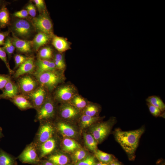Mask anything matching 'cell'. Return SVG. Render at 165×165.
<instances>
[{
	"label": "cell",
	"mask_w": 165,
	"mask_h": 165,
	"mask_svg": "<svg viewBox=\"0 0 165 165\" xmlns=\"http://www.w3.org/2000/svg\"><path fill=\"white\" fill-rule=\"evenodd\" d=\"M28 15V12L26 9H22L16 12L13 14L14 17L20 19H25Z\"/></svg>",
	"instance_id": "cell-43"
},
{
	"label": "cell",
	"mask_w": 165,
	"mask_h": 165,
	"mask_svg": "<svg viewBox=\"0 0 165 165\" xmlns=\"http://www.w3.org/2000/svg\"><path fill=\"white\" fill-rule=\"evenodd\" d=\"M3 46L2 48L7 55L8 58L10 59L15 49L12 41V38L8 36L5 39Z\"/></svg>",
	"instance_id": "cell-34"
},
{
	"label": "cell",
	"mask_w": 165,
	"mask_h": 165,
	"mask_svg": "<svg viewBox=\"0 0 165 165\" xmlns=\"http://www.w3.org/2000/svg\"><path fill=\"white\" fill-rule=\"evenodd\" d=\"M109 165H123V164L116 158L109 163Z\"/></svg>",
	"instance_id": "cell-46"
},
{
	"label": "cell",
	"mask_w": 165,
	"mask_h": 165,
	"mask_svg": "<svg viewBox=\"0 0 165 165\" xmlns=\"http://www.w3.org/2000/svg\"><path fill=\"white\" fill-rule=\"evenodd\" d=\"M40 13L46 10V4L43 0H32Z\"/></svg>",
	"instance_id": "cell-40"
},
{
	"label": "cell",
	"mask_w": 165,
	"mask_h": 165,
	"mask_svg": "<svg viewBox=\"0 0 165 165\" xmlns=\"http://www.w3.org/2000/svg\"><path fill=\"white\" fill-rule=\"evenodd\" d=\"M62 71L57 69L33 75L40 85L48 92H51L64 81V77Z\"/></svg>",
	"instance_id": "cell-2"
},
{
	"label": "cell",
	"mask_w": 165,
	"mask_h": 165,
	"mask_svg": "<svg viewBox=\"0 0 165 165\" xmlns=\"http://www.w3.org/2000/svg\"><path fill=\"white\" fill-rule=\"evenodd\" d=\"M157 165H165V162L163 160H159L156 163Z\"/></svg>",
	"instance_id": "cell-47"
},
{
	"label": "cell",
	"mask_w": 165,
	"mask_h": 165,
	"mask_svg": "<svg viewBox=\"0 0 165 165\" xmlns=\"http://www.w3.org/2000/svg\"><path fill=\"white\" fill-rule=\"evenodd\" d=\"M5 4L4 3V1L0 0V9Z\"/></svg>",
	"instance_id": "cell-50"
},
{
	"label": "cell",
	"mask_w": 165,
	"mask_h": 165,
	"mask_svg": "<svg viewBox=\"0 0 165 165\" xmlns=\"http://www.w3.org/2000/svg\"><path fill=\"white\" fill-rule=\"evenodd\" d=\"M116 122L115 117H112L104 122H98L91 127L90 133L98 144L101 143L110 134L112 129Z\"/></svg>",
	"instance_id": "cell-4"
},
{
	"label": "cell",
	"mask_w": 165,
	"mask_h": 165,
	"mask_svg": "<svg viewBox=\"0 0 165 165\" xmlns=\"http://www.w3.org/2000/svg\"><path fill=\"white\" fill-rule=\"evenodd\" d=\"M147 103L157 108L161 111L164 112L165 110V104L159 96L152 95L148 97L146 99Z\"/></svg>",
	"instance_id": "cell-31"
},
{
	"label": "cell",
	"mask_w": 165,
	"mask_h": 165,
	"mask_svg": "<svg viewBox=\"0 0 165 165\" xmlns=\"http://www.w3.org/2000/svg\"><path fill=\"white\" fill-rule=\"evenodd\" d=\"M17 84L20 92L26 95L35 90L39 85L35 77L33 74H26L18 79Z\"/></svg>",
	"instance_id": "cell-6"
},
{
	"label": "cell",
	"mask_w": 165,
	"mask_h": 165,
	"mask_svg": "<svg viewBox=\"0 0 165 165\" xmlns=\"http://www.w3.org/2000/svg\"><path fill=\"white\" fill-rule=\"evenodd\" d=\"M101 110V107L99 104L93 103H88L83 110V114L91 117L98 116Z\"/></svg>",
	"instance_id": "cell-25"
},
{
	"label": "cell",
	"mask_w": 165,
	"mask_h": 165,
	"mask_svg": "<svg viewBox=\"0 0 165 165\" xmlns=\"http://www.w3.org/2000/svg\"><path fill=\"white\" fill-rule=\"evenodd\" d=\"M40 165H55L52 162L48 160H41L40 163Z\"/></svg>",
	"instance_id": "cell-45"
},
{
	"label": "cell",
	"mask_w": 165,
	"mask_h": 165,
	"mask_svg": "<svg viewBox=\"0 0 165 165\" xmlns=\"http://www.w3.org/2000/svg\"><path fill=\"white\" fill-rule=\"evenodd\" d=\"M9 31L0 32V46H3L6 38L8 36Z\"/></svg>",
	"instance_id": "cell-44"
},
{
	"label": "cell",
	"mask_w": 165,
	"mask_h": 165,
	"mask_svg": "<svg viewBox=\"0 0 165 165\" xmlns=\"http://www.w3.org/2000/svg\"><path fill=\"white\" fill-rule=\"evenodd\" d=\"M52 36L38 32L32 41L33 49L37 51L42 46L46 44L51 39Z\"/></svg>",
	"instance_id": "cell-22"
},
{
	"label": "cell",
	"mask_w": 165,
	"mask_h": 165,
	"mask_svg": "<svg viewBox=\"0 0 165 165\" xmlns=\"http://www.w3.org/2000/svg\"><path fill=\"white\" fill-rule=\"evenodd\" d=\"M48 160L55 165H66L69 162V159L66 155L61 153H56L50 155Z\"/></svg>",
	"instance_id": "cell-24"
},
{
	"label": "cell",
	"mask_w": 165,
	"mask_h": 165,
	"mask_svg": "<svg viewBox=\"0 0 165 165\" xmlns=\"http://www.w3.org/2000/svg\"><path fill=\"white\" fill-rule=\"evenodd\" d=\"M104 117L99 116L91 117L82 114L79 118V126L82 129H86L101 121Z\"/></svg>",
	"instance_id": "cell-23"
},
{
	"label": "cell",
	"mask_w": 165,
	"mask_h": 165,
	"mask_svg": "<svg viewBox=\"0 0 165 165\" xmlns=\"http://www.w3.org/2000/svg\"><path fill=\"white\" fill-rule=\"evenodd\" d=\"M10 30L15 36L27 40L32 36L35 31L31 21L18 18L13 21L10 25Z\"/></svg>",
	"instance_id": "cell-3"
},
{
	"label": "cell",
	"mask_w": 165,
	"mask_h": 165,
	"mask_svg": "<svg viewBox=\"0 0 165 165\" xmlns=\"http://www.w3.org/2000/svg\"><path fill=\"white\" fill-rule=\"evenodd\" d=\"M58 112L61 118L68 122H73L80 116V111L68 102L61 103Z\"/></svg>",
	"instance_id": "cell-10"
},
{
	"label": "cell",
	"mask_w": 165,
	"mask_h": 165,
	"mask_svg": "<svg viewBox=\"0 0 165 165\" xmlns=\"http://www.w3.org/2000/svg\"><path fill=\"white\" fill-rule=\"evenodd\" d=\"M18 158L23 163L33 165H39L41 161L36 151L35 144H34L27 146Z\"/></svg>",
	"instance_id": "cell-9"
},
{
	"label": "cell",
	"mask_w": 165,
	"mask_h": 165,
	"mask_svg": "<svg viewBox=\"0 0 165 165\" xmlns=\"http://www.w3.org/2000/svg\"><path fill=\"white\" fill-rule=\"evenodd\" d=\"M15 159L2 149H0V165H17Z\"/></svg>",
	"instance_id": "cell-30"
},
{
	"label": "cell",
	"mask_w": 165,
	"mask_h": 165,
	"mask_svg": "<svg viewBox=\"0 0 165 165\" xmlns=\"http://www.w3.org/2000/svg\"><path fill=\"white\" fill-rule=\"evenodd\" d=\"M12 35V43L18 52L26 54L31 53L33 49L32 40L20 39L13 34Z\"/></svg>",
	"instance_id": "cell-14"
},
{
	"label": "cell",
	"mask_w": 165,
	"mask_h": 165,
	"mask_svg": "<svg viewBox=\"0 0 165 165\" xmlns=\"http://www.w3.org/2000/svg\"><path fill=\"white\" fill-rule=\"evenodd\" d=\"M83 138L85 144L90 151L94 152L97 149L98 143L93 136L90 134L84 133Z\"/></svg>",
	"instance_id": "cell-27"
},
{
	"label": "cell",
	"mask_w": 165,
	"mask_h": 165,
	"mask_svg": "<svg viewBox=\"0 0 165 165\" xmlns=\"http://www.w3.org/2000/svg\"><path fill=\"white\" fill-rule=\"evenodd\" d=\"M75 87L71 84H65L56 88L54 93V99L61 103L69 102L77 94Z\"/></svg>",
	"instance_id": "cell-7"
},
{
	"label": "cell",
	"mask_w": 165,
	"mask_h": 165,
	"mask_svg": "<svg viewBox=\"0 0 165 165\" xmlns=\"http://www.w3.org/2000/svg\"><path fill=\"white\" fill-rule=\"evenodd\" d=\"M145 130L144 127H141L137 130L128 131H123L117 128L114 131L115 140L124 150L129 160H135V152L140 138Z\"/></svg>",
	"instance_id": "cell-1"
},
{
	"label": "cell",
	"mask_w": 165,
	"mask_h": 165,
	"mask_svg": "<svg viewBox=\"0 0 165 165\" xmlns=\"http://www.w3.org/2000/svg\"><path fill=\"white\" fill-rule=\"evenodd\" d=\"M57 70L63 71L66 67L64 58L62 53H56L53 61Z\"/></svg>",
	"instance_id": "cell-35"
},
{
	"label": "cell",
	"mask_w": 165,
	"mask_h": 165,
	"mask_svg": "<svg viewBox=\"0 0 165 165\" xmlns=\"http://www.w3.org/2000/svg\"><path fill=\"white\" fill-rule=\"evenodd\" d=\"M53 50L50 47H44L39 50L38 58L42 60H50L53 57Z\"/></svg>",
	"instance_id": "cell-33"
},
{
	"label": "cell",
	"mask_w": 165,
	"mask_h": 165,
	"mask_svg": "<svg viewBox=\"0 0 165 165\" xmlns=\"http://www.w3.org/2000/svg\"><path fill=\"white\" fill-rule=\"evenodd\" d=\"M57 146V141L53 137L39 145L40 158L51 154L55 150Z\"/></svg>",
	"instance_id": "cell-19"
},
{
	"label": "cell",
	"mask_w": 165,
	"mask_h": 165,
	"mask_svg": "<svg viewBox=\"0 0 165 165\" xmlns=\"http://www.w3.org/2000/svg\"><path fill=\"white\" fill-rule=\"evenodd\" d=\"M10 23V18L9 11L6 4L0 9V28H4Z\"/></svg>",
	"instance_id": "cell-26"
},
{
	"label": "cell",
	"mask_w": 165,
	"mask_h": 165,
	"mask_svg": "<svg viewBox=\"0 0 165 165\" xmlns=\"http://www.w3.org/2000/svg\"><path fill=\"white\" fill-rule=\"evenodd\" d=\"M30 57L20 54H15L14 57L15 68H18Z\"/></svg>",
	"instance_id": "cell-39"
},
{
	"label": "cell",
	"mask_w": 165,
	"mask_h": 165,
	"mask_svg": "<svg viewBox=\"0 0 165 165\" xmlns=\"http://www.w3.org/2000/svg\"><path fill=\"white\" fill-rule=\"evenodd\" d=\"M68 102L80 111L83 110L88 104L85 99L77 94L75 95Z\"/></svg>",
	"instance_id": "cell-28"
},
{
	"label": "cell",
	"mask_w": 165,
	"mask_h": 165,
	"mask_svg": "<svg viewBox=\"0 0 165 165\" xmlns=\"http://www.w3.org/2000/svg\"><path fill=\"white\" fill-rule=\"evenodd\" d=\"M11 79L8 75L0 74V90H2L4 88L8 82Z\"/></svg>",
	"instance_id": "cell-41"
},
{
	"label": "cell",
	"mask_w": 165,
	"mask_h": 165,
	"mask_svg": "<svg viewBox=\"0 0 165 165\" xmlns=\"http://www.w3.org/2000/svg\"><path fill=\"white\" fill-rule=\"evenodd\" d=\"M48 91L43 87L39 85L31 93L26 95L37 110L45 102L48 96Z\"/></svg>",
	"instance_id": "cell-11"
},
{
	"label": "cell",
	"mask_w": 165,
	"mask_h": 165,
	"mask_svg": "<svg viewBox=\"0 0 165 165\" xmlns=\"http://www.w3.org/2000/svg\"><path fill=\"white\" fill-rule=\"evenodd\" d=\"M51 40L52 45L59 53H63L71 48V43L64 38L53 35Z\"/></svg>",
	"instance_id": "cell-18"
},
{
	"label": "cell",
	"mask_w": 165,
	"mask_h": 165,
	"mask_svg": "<svg viewBox=\"0 0 165 165\" xmlns=\"http://www.w3.org/2000/svg\"><path fill=\"white\" fill-rule=\"evenodd\" d=\"M35 64L34 58L30 57L21 64L13 73V78L18 79L26 74H33L35 69Z\"/></svg>",
	"instance_id": "cell-13"
},
{
	"label": "cell",
	"mask_w": 165,
	"mask_h": 165,
	"mask_svg": "<svg viewBox=\"0 0 165 165\" xmlns=\"http://www.w3.org/2000/svg\"><path fill=\"white\" fill-rule=\"evenodd\" d=\"M58 131L65 137L72 139L76 138L78 133L76 129L71 124L64 121H60L56 125Z\"/></svg>",
	"instance_id": "cell-15"
},
{
	"label": "cell",
	"mask_w": 165,
	"mask_h": 165,
	"mask_svg": "<svg viewBox=\"0 0 165 165\" xmlns=\"http://www.w3.org/2000/svg\"><path fill=\"white\" fill-rule=\"evenodd\" d=\"M45 121L41 125L37 135V143L39 145L52 138L54 133L55 127L53 123Z\"/></svg>",
	"instance_id": "cell-12"
},
{
	"label": "cell",
	"mask_w": 165,
	"mask_h": 165,
	"mask_svg": "<svg viewBox=\"0 0 165 165\" xmlns=\"http://www.w3.org/2000/svg\"><path fill=\"white\" fill-rule=\"evenodd\" d=\"M87 152L82 148L74 151L71 155L73 162L76 164L84 159L88 155Z\"/></svg>",
	"instance_id": "cell-32"
},
{
	"label": "cell",
	"mask_w": 165,
	"mask_h": 165,
	"mask_svg": "<svg viewBox=\"0 0 165 165\" xmlns=\"http://www.w3.org/2000/svg\"><path fill=\"white\" fill-rule=\"evenodd\" d=\"M10 100L21 110L34 108L31 102L25 95L19 94Z\"/></svg>",
	"instance_id": "cell-20"
},
{
	"label": "cell",
	"mask_w": 165,
	"mask_h": 165,
	"mask_svg": "<svg viewBox=\"0 0 165 165\" xmlns=\"http://www.w3.org/2000/svg\"><path fill=\"white\" fill-rule=\"evenodd\" d=\"M0 59L5 63L10 74H13L14 72L10 68L7 58V54L2 47H0Z\"/></svg>",
	"instance_id": "cell-37"
},
{
	"label": "cell",
	"mask_w": 165,
	"mask_h": 165,
	"mask_svg": "<svg viewBox=\"0 0 165 165\" xmlns=\"http://www.w3.org/2000/svg\"><path fill=\"white\" fill-rule=\"evenodd\" d=\"M95 158L94 156L88 155L84 159L77 163L75 165H96Z\"/></svg>",
	"instance_id": "cell-36"
},
{
	"label": "cell",
	"mask_w": 165,
	"mask_h": 165,
	"mask_svg": "<svg viewBox=\"0 0 165 165\" xmlns=\"http://www.w3.org/2000/svg\"><path fill=\"white\" fill-rule=\"evenodd\" d=\"M25 9L28 13L32 17L34 18L36 16V9L35 6L31 2L29 3L26 6Z\"/></svg>",
	"instance_id": "cell-42"
},
{
	"label": "cell",
	"mask_w": 165,
	"mask_h": 165,
	"mask_svg": "<svg viewBox=\"0 0 165 165\" xmlns=\"http://www.w3.org/2000/svg\"><path fill=\"white\" fill-rule=\"evenodd\" d=\"M147 105L150 113L152 116L156 117L164 116V112H162L159 108L148 103H147Z\"/></svg>",
	"instance_id": "cell-38"
},
{
	"label": "cell",
	"mask_w": 165,
	"mask_h": 165,
	"mask_svg": "<svg viewBox=\"0 0 165 165\" xmlns=\"http://www.w3.org/2000/svg\"><path fill=\"white\" fill-rule=\"evenodd\" d=\"M62 150L64 152L72 153L76 150L82 148L80 145L74 139L65 137L61 143Z\"/></svg>",
	"instance_id": "cell-21"
},
{
	"label": "cell",
	"mask_w": 165,
	"mask_h": 165,
	"mask_svg": "<svg viewBox=\"0 0 165 165\" xmlns=\"http://www.w3.org/2000/svg\"><path fill=\"white\" fill-rule=\"evenodd\" d=\"M31 22L35 30L38 32H42L51 36L54 35L53 23L47 11L33 18Z\"/></svg>",
	"instance_id": "cell-5"
},
{
	"label": "cell",
	"mask_w": 165,
	"mask_h": 165,
	"mask_svg": "<svg viewBox=\"0 0 165 165\" xmlns=\"http://www.w3.org/2000/svg\"><path fill=\"white\" fill-rule=\"evenodd\" d=\"M35 69L33 75L39 74L48 71L57 70L53 61L50 60L38 58L35 62Z\"/></svg>",
	"instance_id": "cell-17"
},
{
	"label": "cell",
	"mask_w": 165,
	"mask_h": 165,
	"mask_svg": "<svg viewBox=\"0 0 165 165\" xmlns=\"http://www.w3.org/2000/svg\"><path fill=\"white\" fill-rule=\"evenodd\" d=\"M54 100L48 96L45 102L37 110V118L38 120L46 121L54 117L56 112Z\"/></svg>",
	"instance_id": "cell-8"
},
{
	"label": "cell",
	"mask_w": 165,
	"mask_h": 165,
	"mask_svg": "<svg viewBox=\"0 0 165 165\" xmlns=\"http://www.w3.org/2000/svg\"><path fill=\"white\" fill-rule=\"evenodd\" d=\"M2 91V93L0 94V99L10 100L20 93L17 83L13 81L12 78L8 82Z\"/></svg>",
	"instance_id": "cell-16"
},
{
	"label": "cell",
	"mask_w": 165,
	"mask_h": 165,
	"mask_svg": "<svg viewBox=\"0 0 165 165\" xmlns=\"http://www.w3.org/2000/svg\"></svg>",
	"instance_id": "cell-51"
},
{
	"label": "cell",
	"mask_w": 165,
	"mask_h": 165,
	"mask_svg": "<svg viewBox=\"0 0 165 165\" xmlns=\"http://www.w3.org/2000/svg\"><path fill=\"white\" fill-rule=\"evenodd\" d=\"M96 165H109V163L99 162L96 163Z\"/></svg>",
	"instance_id": "cell-48"
},
{
	"label": "cell",
	"mask_w": 165,
	"mask_h": 165,
	"mask_svg": "<svg viewBox=\"0 0 165 165\" xmlns=\"http://www.w3.org/2000/svg\"><path fill=\"white\" fill-rule=\"evenodd\" d=\"M4 136L2 132V130L0 127V140Z\"/></svg>",
	"instance_id": "cell-49"
},
{
	"label": "cell",
	"mask_w": 165,
	"mask_h": 165,
	"mask_svg": "<svg viewBox=\"0 0 165 165\" xmlns=\"http://www.w3.org/2000/svg\"><path fill=\"white\" fill-rule=\"evenodd\" d=\"M94 153L95 158L102 163H109L116 159L113 155L105 152L98 149Z\"/></svg>",
	"instance_id": "cell-29"
}]
</instances>
